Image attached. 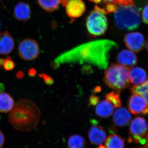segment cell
<instances>
[{
    "mask_svg": "<svg viewBox=\"0 0 148 148\" xmlns=\"http://www.w3.org/2000/svg\"><path fill=\"white\" fill-rule=\"evenodd\" d=\"M118 46L117 44L110 40H99L83 44L71 50L61 54L52 63L53 68L73 58H92L104 59L111 49Z\"/></svg>",
    "mask_w": 148,
    "mask_h": 148,
    "instance_id": "1",
    "label": "cell"
},
{
    "mask_svg": "<svg viewBox=\"0 0 148 148\" xmlns=\"http://www.w3.org/2000/svg\"><path fill=\"white\" fill-rule=\"evenodd\" d=\"M40 117V109L34 103L28 99H21L10 112L8 120L15 129L29 132L37 127Z\"/></svg>",
    "mask_w": 148,
    "mask_h": 148,
    "instance_id": "2",
    "label": "cell"
},
{
    "mask_svg": "<svg viewBox=\"0 0 148 148\" xmlns=\"http://www.w3.org/2000/svg\"><path fill=\"white\" fill-rule=\"evenodd\" d=\"M114 12V21L119 29L132 31L140 27L141 12L140 9L134 3L119 5Z\"/></svg>",
    "mask_w": 148,
    "mask_h": 148,
    "instance_id": "3",
    "label": "cell"
},
{
    "mask_svg": "<svg viewBox=\"0 0 148 148\" xmlns=\"http://www.w3.org/2000/svg\"><path fill=\"white\" fill-rule=\"evenodd\" d=\"M103 80L109 87L120 92L130 86L129 69L121 64H112L105 71Z\"/></svg>",
    "mask_w": 148,
    "mask_h": 148,
    "instance_id": "4",
    "label": "cell"
},
{
    "mask_svg": "<svg viewBox=\"0 0 148 148\" xmlns=\"http://www.w3.org/2000/svg\"><path fill=\"white\" fill-rule=\"evenodd\" d=\"M106 10L96 7L88 16L86 26L88 31L94 36L104 34L108 27V21L105 15Z\"/></svg>",
    "mask_w": 148,
    "mask_h": 148,
    "instance_id": "5",
    "label": "cell"
},
{
    "mask_svg": "<svg viewBox=\"0 0 148 148\" xmlns=\"http://www.w3.org/2000/svg\"><path fill=\"white\" fill-rule=\"evenodd\" d=\"M19 56L25 61H31L38 57L40 53L39 45L36 41L27 38L19 43L18 49Z\"/></svg>",
    "mask_w": 148,
    "mask_h": 148,
    "instance_id": "6",
    "label": "cell"
},
{
    "mask_svg": "<svg viewBox=\"0 0 148 148\" xmlns=\"http://www.w3.org/2000/svg\"><path fill=\"white\" fill-rule=\"evenodd\" d=\"M124 40L127 47L133 52H140L145 46L144 36L139 32H132L126 34Z\"/></svg>",
    "mask_w": 148,
    "mask_h": 148,
    "instance_id": "7",
    "label": "cell"
},
{
    "mask_svg": "<svg viewBox=\"0 0 148 148\" xmlns=\"http://www.w3.org/2000/svg\"><path fill=\"white\" fill-rule=\"evenodd\" d=\"M128 108L132 114L146 115L148 113V102L143 96L134 94L129 98Z\"/></svg>",
    "mask_w": 148,
    "mask_h": 148,
    "instance_id": "8",
    "label": "cell"
},
{
    "mask_svg": "<svg viewBox=\"0 0 148 148\" xmlns=\"http://www.w3.org/2000/svg\"><path fill=\"white\" fill-rule=\"evenodd\" d=\"M130 133L132 136L147 137V121L142 117H137L130 123Z\"/></svg>",
    "mask_w": 148,
    "mask_h": 148,
    "instance_id": "9",
    "label": "cell"
},
{
    "mask_svg": "<svg viewBox=\"0 0 148 148\" xmlns=\"http://www.w3.org/2000/svg\"><path fill=\"white\" fill-rule=\"evenodd\" d=\"M65 6L66 13L72 18L80 17L86 10L85 4L82 0H69Z\"/></svg>",
    "mask_w": 148,
    "mask_h": 148,
    "instance_id": "10",
    "label": "cell"
},
{
    "mask_svg": "<svg viewBox=\"0 0 148 148\" xmlns=\"http://www.w3.org/2000/svg\"><path fill=\"white\" fill-rule=\"evenodd\" d=\"M106 131L102 126L94 124L91 126L88 132V137L92 145H99L105 142L106 139Z\"/></svg>",
    "mask_w": 148,
    "mask_h": 148,
    "instance_id": "11",
    "label": "cell"
},
{
    "mask_svg": "<svg viewBox=\"0 0 148 148\" xmlns=\"http://www.w3.org/2000/svg\"><path fill=\"white\" fill-rule=\"evenodd\" d=\"M14 47V40L8 32L0 33V54H9L13 50Z\"/></svg>",
    "mask_w": 148,
    "mask_h": 148,
    "instance_id": "12",
    "label": "cell"
},
{
    "mask_svg": "<svg viewBox=\"0 0 148 148\" xmlns=\"http://www.w3.org/2000/svg\"><path fill=\"white\" fill-rule=\"evenodd\" d=\"M117 61L119 64L130 69L138 62L136 55L130 50L123 49L120 51L117 56Z\"/></svg>",
    "mask_w": 148,
    "mask_h": 148,
    "instance_id": "13",
    "label": "cell"
},
{
    "mask_svg": "<svg viewBox=\"0 0 148 148\" xmlns=\"http://www.w3.org/2000/svg\"><path fill=\"white\" fill-rule=\"evenodd\" d=\"M32 14L31 7L29 4L24 2L18 3L14 8V15L16 20L26 21L31 18Z\"/></svg>",
    "mask_w": 148,
    "mask_h": 148,
    "instance_id": "14",
    "label": "cell"
},
{
    "mask_svg": "<svg viewBox=\"0 0 148 148\" xmlns=\"http://www.w3.org/2000/svg\"><path fill=\"white\" fill-rule=\"evenodd\" d=\"M131 116L129 111L124 108L117 109L113 115V121L120 127L128 125L131 121Z\"/></svg>",
    "mask_w": 148,
    "mask_h": 148,
    "instance_id": "15",
    "label": "cell"
},
{
    "mask_svg": "<svg viewBox=\"0 0 148 148\" xmlns=\"http://www.w3.org/2000/svg\"><path fill=\"white\" fill-rule=\"evenodd\" d=\"M130 82L135 85L142 84L147 81V73L140 67H132L129 69Z\"/></svg>",
    "mask_w": 148,
    "mask_h": 148,
    "instance_id": "16",
    "label": "cell"
},
{
    "mask_svg": "<svg viewBox=\"0 0 148 148\" xmlns=\"http://www.w3.org/2000/svg\"><path fill=\"white\" fill-rule=\"evenodd\" d=\"M114 107L109 101L103 100L98 103L95 108V112L98 116L108 118L111 116L114 112Z\"/></svg>",
    "mask_w": 148,
    "mask_h": 148,
    "instance_id": "17",
    "label": "cell"
},
{
    "mask_svg": "<svg viewBox=\"0 0 148 148\" xmlns=\"http://www.w3.org/2000/svg\"><path fill=\"white\" fill-rule=\"evenodd\" d=\"M14 106V100L10 95L5 92L0 93V112H10Z\"/></svg>",
    "mask_w": 148,
    "mask_h": 148,
    "instance_id": "18",
    "label": "cell"
},
{
    "mask_svg": "<svg viewBox=\"0 0 148 148\" xmlns=\"http://www.w3.org/2000/svg\"><path fill=\"white\" fill-rule=\"evenodd\" d=\"M106 148H124L125 140L119 135H111L106 139Z\"/></svg>",
    "mask_w": 148,
    "mask_h": 148,
    "instance_id": "19",
    "label": "cell"
},
{
    "mask_svg": "<svg viewBox=\"0 0 148 148\" xmlns=\"http://www.w3.org/2000/svg\"><path fill=\"white\" fill-rule=\"evenodd\" d=\"M68 146L69 148H86V142L80 135H73L68 140Z\"/></svg>",
    "mask_w": 148,
    "mask_h": 148,
    "instance_id": "20",
    "label": "cell"
},
{
    "mask_svg": "<svg viewBox=\"0 0 148 148\" xmlns=\"http://www.w3.org/2000/svg\"><path fill=\"white\" fill-rule=\"evenodd\" d=\"M40 6L47 11L53 12L58 8L61 0H38Z\"/></svg>",
    "mask_w": 148,
    "mask_h": 148,
    "instance_id": "21",
    "label": "cell"
},
{
    "mask_svg": "<svg viewBox=\"0 0 148 148\" xmlns=\"http://www.w3.org/2000/svg\"><path fill=\"white\" fill-rule=\"evenodd\" d=\"M131 91L133 94L143 96L148 102V81L142 84L134 86L131 88Z\"/></svg>",
    "mask_w": 148,
    "mask_h": 148,
    "instance_id": "22",
    "label": "cell"
},
{
    "mask_svg": "<svg viewBox=\"0 0 148 148\" xmlns=\"http://www.w3.org/2000/svg\"><path fill=\"white\" fill-rule=\"evenodd\" d=\"M106 100L109 101L114 108H120L121 106L119 92L115 91L110 92L106 95Z\"/></svg>",
    "mask_w": 148,
    "mask_h": 148,
    "instance_id": "23",
    "label": "cell"
},
{
    "mask_svg": "<svg viewBox=\"0 0 148 148\" xmlns=\"http://www.w3.org/2000/svg\"><path fill=\"white\" fill-rule=\"evenodd\" d=\"M4 69L6 71H10L13 70L15 67V64L13 61H12L10 57H7L5 61L3 66Z\"/></svg>",
    "mask_w": 148,
    "mask_h": 148,
    "instance_id": "24",
    "label": "cell"
},
{
    "mask_svg": "<svg viewBox=\"0 0 148 148\" xmlns=\"http://www.w3.org/2000/svg\"><path fill=\"white\" fill-rule=\"evenodd\" d=\"M104 1L106 2L110 3L118 4L119 5L134 3L132 0H104Z\"/></svg>",
    "mask_w": 148,
    "mask_h": 148,
    "instance_id": "25",
    "label": "cell"
},
{
    "mask_svg": "<svg viewBox=\"0 0 148 148\" xmlns=\"http://www.w3.org/2000/svg\"><path fill=\"white\" fill-rule=\"evenodd\" d=\"M148 5H147L145 6L144 9H143V22L146 24H147L148 23Z\"/></svg>",
    "mask_w": 148,
    "mask_h": 148,
    "instance_id": "26",
    "label": "cell"
},
{
    "mask_svg": "<svg viewBox=\"0 0 148 148\" xmlns=\"http://www.w3.org/2000/svg\"><path fill=\"white\" fill-rule=\"evenodd\" d=\"M40 76L42 77L44 80L45 82L47 84L49 85H51L53 84V79L51 78V77L49 76L48 75H46L45 74H42L40 75Z\"/></svg>",
    "mask_w": 148,
    "mask_h": 148,
    "instance_id": "27",
    "label": "cell"
},
{
    "mask_svg": "<svg viewBox=\"0 0 148 148\" xmlns=\"http://www.w3.org/2000/svg\"><path fill=\"white\" fill-rule=\"evenodd\" d=\"M99 102V98L95 95H92L90 99V103L92 106L97 105Z\"/></svg>",
    "mask_w": 148,
    "mask_h": 148,
    "instance_id": "28",
    "label": "cell"
},
{
    "mask_svg": "<svg viewBox=\"0 0 148 148\" xmlns=\"http://www.w3.org/2000/svg\"><path fill=\"white\" fill-rule=\"evenodd\" d=\"M107 10L109 12H115L116 10L117 7H116L115 5L112 4H110L108 5L107 7Z\"/></svg>",
    "mask_w": 148,
    "mask_h": 148,
    "instance_id": "29",
    "label": "cell"
},
{
    "mask_svg": "<svg viewBox=\"0 0 148 148\" xmlns=\"http://www.w3.org/2000/svg\"><path fill=\"white\" fill-rule=\"evenodd\" d=\"M5 138L3 133L0 130V147H1L3 145L5 142Z\"/></svg>",
    "mask_w": 148,
    "mask_h": 148,
    "instance_id": "30",
    "label": "cell"
},
{
    "mask_svg": "<svg viewBox=\"0 0 148 148\" xmlns=\"http://www.w3.org/2000/svg\"><path fill=\"white\" fill-rule=\"evenodd\" d=\"M6 58H0V68H2L3 66L4 63L5 61Z\"/></svg>",
    "mask_w": 148,
    "mask_h": 148,
    "instance_id": "31",
    "label": "cell"
},
{
    "mask_svg": "<svg viewBox=\"0 0 148 148\" xmlns=\"http://www.w3.org/2000/svg\"><path fill=\"white\" fill-rule=\"evenodd\" d=\"M69 1V0H61V3L63 5L65 6L66 3Z\"/></svg>",
    "mask_w": 148,
    "mask_h": 148,
    "instance_id": "32",
    "label": "cell"
},
{
    "mask_svg": "<svg viewBox=\"0 0 148 148\" xmlns=\"http://www.w3.org/2000/svg\"><path fill=\"white\" fill-rule=\"evenodd\" d=\"M98 148H106L105 146L102 145H100V146L98 147Z\"/></svg>",
    "mask_w": 148,
    "mask_h": 148,
    "instance_id": "33",
    "label": "cell"
},
{
    "mask_svg": "<svg viewBox=\"0 0 148 148\" xmlns=\"http://www.w3.org/2000/svg\"><path fill=\"white\" fill-rule=\"evenodd\" d=\"M1 22H0V29H1Z\"/></svg>",
    "mask_w": 148,
    "mask_h": 148,
    "instance_id": "34",
    "label": "cell"
}]
</instances>
